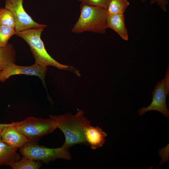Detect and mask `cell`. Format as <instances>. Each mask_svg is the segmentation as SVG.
Returning a JSON list of instances; mask_svg holds the SVG:
<instances>
[{"label": "cell", "instance_id": "cell-17", "mask_svg": "<svg viewBox=\"0 0 169 169\" xmlns=\"http://www.w3.org/2000/svg\"><path fill=\"white\" fill-rule=\"evenodd\" d=\"M0 25L15 28V23L13 14L5 8H0Z\"/></svg>", "mask_w": 169, "mask_h": 169}, {"label": "cell", "instance_id": "cell-21", "mask_svg": "<svg viewBox=\"0 0 169 169\" xmlns=\"http://www.w3.org/2000/svg\"><path fill=\"white\" fill-rule=\"evenodd\" d=\"M11 124V123L9 124H0V134L1 131L4 127L9 125Z\"/></svg>", "mask_w": 169, "mask_h": 169}, {"label": "cell", "instance_id": "cell-9", "mask_svg": "<svg viewBox=\"0 0 169 169\" xmlns=\"http://www.w3.org/2000/svg\"><path fill=\"white\" fill-rule=\"evenodd\" d=\"M17 122L4 127L0 135L1 141L12 147L20 148L29 142L27 137L15 126Z\"/></svg>", "mask_w": 169, "mask_h": 169}, {"label": "cell", "instance_id": "cell-1", "mask_svg": "<svg viewBox=\"0 0 169 169\" xmlns=\"http://www.w3.org/2000/svg\"><path fill=\"white\" fill-rule=\"evenodd\" d=\"M80 110L75 115L69 113L59 115H50V118L57 124V128L63 133L65 141L63 146L69 149L76 144L89 145L85 137L86 129L90 125V121Z\"/></svg>", "mask_w": 169, "mask_h": 169}, {"label": "cell", "instance_id": "cell-20", "mask_svg": "<svg viewBox=\"0 0 169 169\" xmlns=\"http://www.w3.org/2000/svg\"><path fill=\"white\" fill-rule=\"evenodd\" d=\"M164 80V85L167 91L168 95H169V65L168 64L166 73Z\"/></svg>", "mask_w": 169, "mask_h": 169}, {"label": "cell", "instance_id": "cell-19", "mask_svg": "<svg viewBox=\"0 0 169 169\" xmlns=\"http://www.w3.org/2000/svg\"><path fill=\"white\" fill-rule=\"evenodd\" d=\"M142 2H146L147 0H141ZM150 1L151 4L156 3L157 4L164 12L167 9V6L168 0H148Z\"/></svg>", "mask_w": 169, "mask_h": 169}, {"label": "cell", "instance_id": "cell-13", "mask_svg": "<svg viewBox=\"0 0 169 169\" xmlns=\"http://www.w3.org/2000/svg\"><path fill=\"white\" fill-rule=\"evenodd\" d=\"M16 55L15 50L11 44L0 48V72L11 63H15Z\"/></svg>", "mask_w": 169, "mask_h": 169}, {"label": "cell", "instance_id": "cell-15", "mask_svg": "<svg viewBox=\"0 0 169 169\" xmlns=\"http://www.w3.org/2000/svg\"><path fill=\"white\" fill-rule=\"evenodd\" d=\"M41 165L40 161L23 156L21 160L13 163L10 166L13 169H38Z\"/></svg>", "mask_w": 169, "mask_h": 169}, {"label": "cell", "instance_id": "cell-10", "mask_svg": "<svg viewBox=\"0 0 169 169\" xmlns=\"http://www.w3.org/2000/svg\"><path fill=\"white\" fill-rule=\"evenodd\" d=\"M84 135L89 146L94 150L103 146L107 136L99 126L94 127L91 125L86 129Z\"/></svg>", "mask_w": 169, "mask_h": 169}, {"label": "cell", "instance_id": "cell-6", "mask_svg": "<svg viewBox=\"0 0 169 169\" xmlns=\"http://www.w3.org/2000/svg\"><path fill=\"white\" fill-rule=\"evenodd\" d=\"M23 3V0H6L5 2L4 8L13 15L16 32L30 28L46 27L47 25L38 23L33 19L25 11Z\"/></svg>", "mask_w": 169, "mask_h": 169}, {"label": "cell", "instance_id": "cell-16", "mask_svg": "<svg viewBox=\"0 0 169 169\" xmlns=\"http://www.w3.org/2000/svg\"><path fill=\"white\" fill-rule=\"evenodd\" d=\"M16 31L15 28L12 27L0 25V48L6 46L9 39L14 34Z\"/></svg>", "mask_w": 169, "mask_h": 169}, {"label": "cell", "instance_id": "cell-4", "mask_svg": "<svg viewBox=\"0 0 169 169\" xmlns=\"http://www.w3.org/2000/svg\"><path fill=\"white\" fill-rule=\"evenodd\" d=\"M15 126L27 137L29 142L36 143L41 137L57 128V124L50 118L30 116L20 122H17Z\"/></svg>", "mask_w": 169, "mask_h": 169}, {"label": "cell", "instance_id": "cell-7", "mask_svg": "<svg viewBox=\"0 0 169 169\" xmlns=\"http://www.w3.org/2000/svg\"><path fill=\"white\" fill-rule=\"evenodd\" d=\"M47 70V67H42L36 62L29 66L18 65L12 63L0 72V82H5L13 75L25 74L38 76L45 85V77Z\"/></svg>", "mask_w": 169, "mask_h": 169}, {"label": "cell", "instance_id": "cell-11", "mask_svg": "<svg viewBox=\"0 0 169 169\" xmlns=\"http://www.w3.org/2000/svg\"><path fill=\"white\" fill-rule=\"evenodd\" d=\"M106 24L107 28L115 31L123 40H128V31L125 25L124 13L108 15Z\"/></svg>", "mask_w": 169, "mask_h": 169}, {"label": "cell", "instance_id": "cell-18", "mask_svg": "<svg viewBox=\"0 0 169 169\" xmlns=\"http://www.w3.org/2000/svg\"><path fill=\"white\" fill-rule=\"evenodd\" d=\"M81 3L107 9L110 0H79Z\"/></svg>", "mask_w": 169, "mask_h": 169}, {"label": "cell", "instance_id": "cell-2", "mask_svg": "<svg viewBox=\"0 0 169 169\" xmlns=\"http://www.w3.org/2000/svg\"><path fill=\"white\" fill-rule=\"evenodd\" d=\"M80 11V15L72 29V32L105 33L107 28L106 9L81 3Z\"/></svg>", "mask_w": 169, "mask_h": 169}, {"label": "cell", "instance_id": "cell-14", "mask_svg": "<svg viewBox=\"0 0 169 169\" xmlns=\"http://www.w3.org/2000/svg\"><path fill=\"white\" fill-rule=\"evenodd\" d=\"M129 5L128 0H110L107 9V15L124 13Z\"/></svg>", "mask_w": 169, "mask_h": 169}, {"label": "cell", "instance_id": "cell-12", "mask_svg": "<svg viewBox=\"0 0 169 169\" xmlns=\"http://www.w3.org/2000/svg\"><path fill=\"white\" fill-rule=\"evenodd\" d=\"M18 148L9 146L2 141L0 142V166H10L13 163L18 161L20 157L17 152Z\"/></svg>", "mask_w": 169, "mask_h": 169}, {"label": "cell", "instance_id": "cell-22", "mask_svg": "<svg viewBox=\"0 0 169 169\" xmlns=\"http://www.w3.org/2000/svg\"><path fill=\"white\" fill-rule=\"evenodd\" d=\"M2 141H1V136H0V142Z\"/></svg>", "mask_w": 169, "mask_h": 169}, {"label": "cell", "instance_id": "cell-3", "mask_svg": "<svg viewBox=\"0 0 169 169\" xmlns=\"http://www.w3.org/2000/svg\"><path fill=\"white\" fill-rule=\"evenodd\" d=\"M44 28H34L17 32L15 35L24 40L29 45L35 62L40 66L47 67L51 66L58 69H66L67 65L62 64L48 53L41 37Z\"/></svg>", "mask_w": 169, "mask_h": 169}, {"label": "cell", "instance_id": "cell-5", "mask_svg": "<svg viewBox=\"0 0 169 169\" xmlns=\"http://www.w3.org/2000/svg\"><path fill=\"white\" fill-rule=\"evenodd\" d=\"M68 149L63 146L57 148H49L36 143L28 142L20 148V151L23 156L35 161L48 163L59 158L71 160Z\"/></svg>", "mask_w": 169, "mask_h": 169}, {"label": "cell", "instance_id": "cell-8", "mask_svg": "<svg viewBox=\"0 0 169 169\" xmlns=\"http://www.w3.org/2000/svg\"><path fill=\"white\" fill-rule=\"evenodd\" d=\"M164 79L158 82L152 92V101L146 107H142L138 110L139 115L146 112L156 110L161 113L166 118L169 117V111L166 105V97L168 95L164 85Z\"/></svg>", "mask_w": 169, "mask_h": 169}]
</instances>
